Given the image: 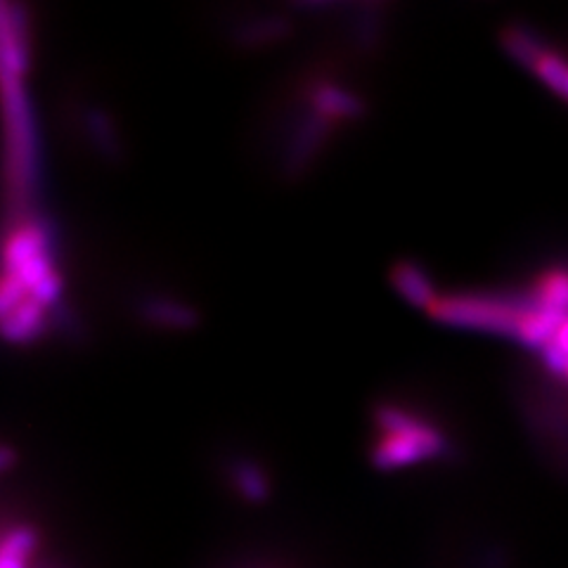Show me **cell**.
<instances>
[{
  "label": "cell",
  "mask_w": 568,
  "mask_h": 568,
  "mask_svg": "<svg viewBox=\"0 0 568 568\" xmlns=\"http://www.w3.org/2000/svg\"><path fill=\"white\" fill-rule=\"evenodd\" d=\"M6 275L0 287V311L22 298H36L52 306L60 296V275L52 261L50 240L39 221L24 219L17 223L6 240Z\"/></svg>",
  "instance_id": "cell-1"
},
{
  "label": "cell",
  "mask_w": 568,
  "mask_h": 568,
  "mask_svg": "<svg viewBox=\"0 0 568 568\" xmlns=\"http://www.w3.org/2000/svg\"><path fill=\"white\" fill-rule=\"evenodd\" d=\"M377 436L372 443L369 459L379 471H396L438 459L448 453V438L436 424L400 405H379Z\"/></svg>",
  "instance_id": "cell-2"
},
{
  "label": "cell",
  "mask_w": 568,
  "mask_h": 568,
  "mask_svg": "<svg viewBox=\"0 0 568 568\" xmlns=\"http://www.w3.org/2000/svg\"><path fill=\"white\" fill-rule=\"evenodd\" d=\"M521 294H448L438 296L436 304L426 311L436 323L457 329L486 332L497 336H514L521 317Z\"/></svg>",
  "instance_id": "cell-3"
},
{
  "label": "cell",
  "mask_w": 568,
  "mask_h": 568,
  "mask_svg": "<svg viewBox=\"0 0 568 568\" xmlns=\"http://www.w3.org/2000/svg\"><path fill=\"white\" fill-rule=\"evenodd\" d=\"M503 45L507 55L532 71L536 79L568 104V58L549 48L530 27L511 24L503 31Z\"/></svg>",
  "instance_id": "cell-4"
},
{
  "label": "cell",
  "mask_w": 568,
  "mask_h": 568,
  "mask_svg": "<svg viewBox=\"0 0 568 568\" xmlns=\"http://www.w3.org/2000/svg\"><path fill=\"white\" fill-rule=\"evenodd\" d=\"M390 282H394V287L405 301H410L413 306H419L424 311H429L436 304V298L440 296L434 287L432 277L426 275L422 265L410 261H400L396 265L394 273H390Z\"/></svg>",
  "instance_id": "cell-5"
},
{
  "label": "cell",
  "mask_w": 568,
  "mask_h": 568,
  "mask_svg": "<svg viewBox=\"0 0 568 568\" xmlns=\"http://www.w3.org/2000/svg\"><path fill=\"white\" fill-rule=\"evenodd\" d=\"M39 549V530L29 524H17L6 530L0 545V568H31Z\"/></svg>",
  "instance_id": "cell-6"
},
{
  "label": "cell",
  "mask_w": 568,
  "mask_h": 568,
  "mask_svg": "<svg viewBox=\"0 0 568 568\" xmlns=\"http://www.w3.org/2000/svg\"><path fill=\"white\" fill-rule=\"evenodd\" d=\"M230 481H233V488L244 503L263 505L271 497L268 476H265L263 469L254 465V462H235V465L230 467Z\"/></svg>",
  "instance_id": "cell-7"
},
{
  "label": "cell",
  "mask_w": 568,
  "mask_h": 568,
  "mask_svg": "<svg viewBox=\"0 0 568 568\" xmlns=\"http://www.w3.org/2000/svg\"><path fill=\"white\" fill-rule=\"evenodd\" d=\"M536 355L549 377L568 386V317Z\"/></svg>",
  "instance_id": "cell-8"
},
{
  "label": "cell",
  "mask_w": 568,
  "mask_h": 568,
  "mask_svg": "<svg viewBox=\"0 0 568 568\" xmlns=\"http://www.w3.org/2000/svg\"><path fill=\"white\" fill-rule=\"evenodd\" d=\"M509 561H507V555L503 552L500 547L490 549V552L481 559V564H478V568H507Z\"/></svg>",
  "instance_id": "cell-9"
}]
</instances>
